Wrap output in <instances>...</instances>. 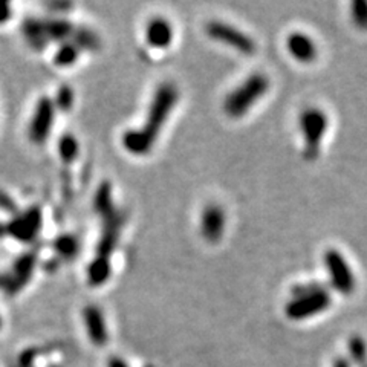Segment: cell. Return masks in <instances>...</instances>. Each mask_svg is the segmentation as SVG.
Here are the masks:
<instances>
[{"label":"cell","instance_id":"17","mask_svg":"<svg viewBox=\"0 0 367 367\" xmlns=\"http://www.w3.org/2000/svg\"><path fill=\"white\" fill-rule=\"evenodd\" d=\"M22 29H23L25 36H27L28 41L34 48L41 49L48 44V39L45 36L44 22H41V20L28 19L27 22H23Z\"/></svg>","mask_w":367,"mask_h":367},{"label":"cell","instance_id":"19","mask_svg":"<svg viewBox=\"0 0 367 367\" xmlns=\"http://www.w3.org/2000/svg\"><path fill=\"white\" fill-rule=\"evenodd\" d=\"M53 246H54V250L57 251L60 258H63V259L75 258V254L79 253V248H80L76 237L71 236V234L58 236L54 241Z\"/></svg>","mask_w":367,"mask_h":367},{"label":"cell","instance_id":"13","mask_svg":"<svg viewBox=\"0 0 367 367\" xmlns=\"http://www.w3.org/2000/svg\"><path fill=\"white\" fill-rule=\"evenodd\" d=\"M146 41L155 49H166L173 41V28L164 17H155L146 27Z\"/></svg>","mask_w":367,"mask_h":367},{"label":"cell","instance_id":"21","mask_svg":"<svg viewBox=\"0 0 367 367\" xmlns=\"http://www.w3.org/2000/svg\"><path fill=\"white\" fill-rule=\"evenodd\" d=\"M74 44L79 46V49H88V51H95L100 46V40L98 37L93 34L92 31L81 28V29H75L74 36H72Z\"/></svg>","mask_w":367,"mask_h":367},{"label":"cell","instance_id":"6","mask_svg":"<svg viewBox=\"0 0 367 367\" xmlns=\"http://www.w3.org/2000/svg\"><path fill=\"white\" fill-rule=\"evenodd\" d=\"M324 265H326L331 283L338 293L351 294L355 288V277L352 269L346 262L345 255L337 250H328L324 253Z\"/></svg>","mask_w":367,"mask_h":367},{"label":"cell","instance_id":"14","mask_svg":"<svg viewBox=\"0 0 367 367\" xmlns=\"http://www.w3.org/2000/svg\"><path fill=\"white\" fill-rule=\"evenodd\" d=\"M112 272V267H110V260L106 258H100L97 255L93 259L88 268V280L92 286H101L105 285L110 277Z\"/></svg>","mask_w":367,"mask_h":367},{"label":"cell","instance_id":"2","mask_svg":"<svg viewBox=\"0 0 367 367\" xmlns=\"http://www.w3.org/2000/svg\"><path fill=\"white\" fill-rule=\"evenodd\" d=\"M269 80L267 75L255 72L250 75L241 86L229 92L224 101V110L228 116L241 118L267 93Z\"/></svg>","mask_w":367,"mask_h":367},{"label":"cell","instance_id":"18","mask_svg":"<svg viewBox=\"0 0 367 367\" xmlns=\"http://www.w3.org/2000/svg\"><path fill=\"white\" fill-rule=\"evenodd\" d=\"M79 55H80L79 46H76L74 41H65L54 55V63L60 67H69L76 62Z\"/></svg>","mask_w":367,"mask_h":367},{"label":"cell","instance_id":"25","mask_svg":"<svg viewBox=\"0 0 367 367\" xmlns=\"http://www.w3.org/2000/svg\"><path fill=\"white\" fill-rule=\"evenodd\" d=\"M351 352L354 356L361 358L364 352V343L360 338H352L351 340Z\"/></svg>","mask_w":367,"mask_h":367},{"label":"cell","instance_id":"23","mask_svg":"<svg viewBox=\"0 0 367 367\" xmlns=\"http://www.w3.org/2000/svg\"><path fill=\"white\" fill-rule=\"evenodd\" d=\"M351 14L352 20L358 28L367 29V2H363V0L354 2L351 6Z\"/></svg>","mask_w":367,"mask_h":367},{"label":"cell","instance_id":"26","mask_svg":"<svg viewBox=\"0 0 367 367\" xmlns=\"http://www.w3.org/2000/svg\"><path fill=\"white\" fill-rule=\"evenodd\" d=\"M13 11L11 5L8 2H0V23H5L11 19Z\"/></svg>","mask_w":367,"mask_h":367},{"label":"cell","instance_id":"16","mask_svg":"<svg viewBox=\"0 0 367 367\" xmlns=\"http://www.w3.org/2000/svg\"><path fill=\"white\" fill-rule=\"evenodd\" d=\"M93 206H95V211L100 213V216L103 219H107L112 215H115L116 211L114 208V201H112V185L109 182H103L100 185V189L95 193Z\"/></svg>","mask_w":367,"mask_h":367},{"label":"cell","instance_id":"28","mask_svg":"<svg viewBox=\"0 0 367 367\" xmlns=\"http://www.w3.org/2000/svg\"><path fill=\"white\" fill-rule=\"evenodd\" d=\"M0 328H2V319H0Z\"/></svg>","mask_w":367,"mask_h":367},{"label":"cell","instance_id":"10","mask_svg":"<svg viewBox=\"0 0 367 367\" xmlns=\"http://www.w3.org/2000/svg\"><path fill=\"white\" fill-rule=\"evenodd\" d=\"M83 320H84V326H86L88 335L91 341L98 347L106 346L109 334H107V328H106V321H105V315L101 312V309L95 305H89L86 308L83 309Z\"/></svg>","mask_w":367,"mask_h":367},{"label":"cell","instance_id":"22","mask_svg":"<svg viewBox=\"0 0 367 367\" xmlns=\"http://www.w3.org/2000/svg\"><path fill=\"white\" fill-rule=\"evenodd\" d=\"M72 105H74V91L67 86V84H63V86L57 91L54 106L55 109L62 110V112H69Z\"/></svg>","mask_w":367,"mask_h":367},{"label":"cell","instance_id":"12","mask_svg":"<svg viewBox=\"0 0 367 367\" xmlns=\"http://www.w3.org/2000/svg\"><path fill=\"white\" fill-rule=\"evenodd\" d=\"M34 267H36V258H34L32 253L22 255V258L14 263L11 274L6 277V281L4 285L6 291L13 295L27 285L32 276Z\"/></svg>","mask_w":367,"mask_h":367},{"label":"cell","instance_id":"27","mask_svg":"<svg viewBox=\"0 0 367 367\" xmlns=\"http://www.w3.org/2000/svg\"><path fill=\"white\" fill-rule=\"evenodd\" d=\"M107 366H109V367H129L124 360H121V358H118V356L110 358Z\"/></svg>","mask_w":367,"mask_h":367},{"label":"cell","instance_id":"5","mask_svg":"<svg viewBox=\"0 0 367 367\" xmlns=\"http://www.w3.org/2000/svg\"><path fill=\"white\" fill-rule=\"evenodd\" d=\"M331 302L332 298L326 289H319L311 294L293 297V300L286 305L285 312L291 320H305L328 309Z\"/></svg>","mask_w":367,"mask_h":367},{"label":"cell","instance_id":"9","mask_svg":"<svg viewBox=\"0 0 367 367\" xmlns=\"http://www.w3.org/2000/svg\"><path fill=\"white\" fill-rule=\"evenodd\" d=\"M225 225L227 216L222 207L216 206V203L207 206L201 216V233L203 239L211 243L220 241L225 232Z\"/></svg>","mask_w":367,"mask_h":367},{"label":"cell","instance_id":"15","mask_svg":"<svg viewBox=\"0 0 367 367\" xmlns=\"http://www.w3.org/2000/svg\"><path fill=\"white\" fill-rule=\"evenodd\" d=\"M44 28H45V36L48 41H62L74 36V25H71L67 20L63 19H51L44 22Z\"/></svg>","mask_w":367,"mask_h":367},{"label":"cell","instance_id":"1","mask_svg":"<svg viewBox=\"0 0 367 367\" xmlns=\"http://www.w3.org/2000/svg\"><path fill=\"white\" fill-rule=\"evenodd\" d=\"M179 98L178 88L173 83H162L158 86L149 107L147 119L141 129L127 131L123 135L124 149L136 156L147 155L155 144L158 135L172 114Z\"/></svg>","mask_w":367,"mask_h":367},{"label":"cell","instance_id":"20","mask_svg":"<svg viewBox=\"0 0 367 367\" xmlns=\"http://www.w3.org/2000/svg\"><path fill=\"white\" fill-rule=\"evenodd\" d=\"M80 153L79 141L72 135H65L58 140V155L65 162H74Z\"/></svg>","mask_w":367,"mask_h":367},{"label":"cell","instance_id":"8","mask_svg":"<svg viewBox=\"0 0 367 367\" xmlns=\"http://www.w3.org/2000/svg\"><path fill=\"white\" fill-rule=\"evenodd\" d=\"M40 227L41 213L39 207H34L23 215H17L8 225H0V232H5V234H10L20 242H31L39 234Z\"/></svg>","mask_w":367,"mask_h":367},{"label":"cell","instance_id":"7","mask_svg":"<svg viewBox=\"0 0 367 367\" xmlns=\"http://www.w3.org/2000/svg\"><path fill=\"white\" fill-rule=\"evenodd\" d=\"M55 106L54 101L49 97H41L34 110L29 124V138L32 142L41 144L48 140V136L53 131L54 118H55Z\"/></svg>","mask_w":367,"mask_h":367},{"label":"cell","instance_id":"4","mask_svg":"<svg viewBox=\"0 0 367 367\" xmlns=\"http://www.w3.org/2000/svg\"><path fill=\"white\" fill-rule=\"evenodd\" d=\"M206 32L211 40L233 48L237 51V53H241L243 55H253L255 53L254 40L250 36H246V34L242 32L241 29H237L225 22H219V20L208 22L206 27Z\"/></svg>","mask_w":367,"mask_h":367},{"label":"cell","instance_id":"24","mask_svg":"<svg viewBox=\"0 0 367 367\" xmlns=\"http://www.w3.org/2000/svg\"><path fill=\"white\" fill-rule=\"evenodd\" d=\"M0 208H2L4 211H6V213H11V215H14V216L19 215V210H17V203L2 190H0Z\"/></svg>","mask_w":367,"mask_h":367},{"label":"cell","instance_id":"11","mask_svg":"<svg viewBox=\"0 0 367 367\" xmlns=\"http://www.w3.org/2000/svg\"><path fill=\"white\" fill-rule=\"evenodd\" d=\"M288 53L300 63H312L317 58V46L305 32H291L286 40Z\"/></svg>","mask_w":367,"mask_h":367},{"label":"cell","instance_id":"3","mask_svg":"<svg viewBox=\"0 0 367 367\" xmlns=\"http://www.w3.org/2000/svg\"><path fill=\"white\" fill-rule=\"evenodd\" d=\"M298 124L305 141V156L312 161L320 153V144L328 131V116L317 107H308L302 112Z\"/></svg>","mask_w":367,"mask_h":367}]
</instances>
